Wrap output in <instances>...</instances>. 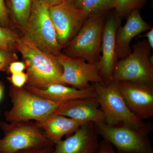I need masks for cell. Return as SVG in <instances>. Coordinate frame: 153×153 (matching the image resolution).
<instances>
[{
  "mask_svg": "<svg viewBox=\"0 0 153 153\" xmlns=\"http://www.w3.org/2000/svg\"><path fill=\"white\" fill-rule=\"evenodd\" d=\"M15 47L25 61L27 85L43 88L53 83H60L63 69L56 55L42 51L22 38H18Z\"/></svg>",
  "mask_w": 153,
  "mask_h": 153,
  "instance_id": "cell-1",
  "label": "cell"
},
{
  "mask_svg": "<svg viewBox=\"0 0 153 153\" xmlns=\"http://www.w3.org/2000/svg\"><path fill=\"white\" fill-rule=\"evenodd\" d=\"M95 89L100 106L104 112L105 123L114 125L123 123L149 135L152 131L151 123L137 117L126 104L121 94L117 83L108 84L91 83Z\"/></svg>",
  "mask_w": 153,
  "mask_h": 153,
  "instance_id": "cell-2",
  "label": "cell"
},
{
  "mask_svg": "<svg viewBox=\"0 0 153 153\" xmlns=\"http://www.w3.org/2000/svg\"><path fill=\"white\" fill-rule=\"evenodd\" d=\"M10 96L12 106L5 113L6 120L9 123L43 121L54 114L63 103L41 97L24 87L19 88L13 85Z\"/></svg>",
  "mask_w": 153,
  "mask_h": 153,
  "instance_id": "cell-3",
  "label": "cell"
},
{
  "mask_svg": "<svg viewBox=\"0 0 153 153\" xmlns=\"http://www.w3.org/2000/svg\"><path fill=\"white\" fill-rule=\"evenodd\" d=\"M22 28V38L38 49L55 55L61 52L49 7L41 0H33L30 17Z\"/></svg>",
  "mask_w": 153,
  "mask_h": 153,
  "instance_id": "cell-4",
  "label": "cell"
},
{
  "mask_svg": "<svg viewBox=\"0 0 153 153\" xmlns=\"http://www.w3.org/2000/svg\"><path fill=\"white\" fill-rule=\"evenodd\" d=\"M105 15L97 14L88 18L75 37L63 48V53L88 63H98L101 55Z\"/></svg>",
  "mask_w": 153,
  "mask_h": 153,
  "instance_id": "cell-5",
  "label": "cell"
},
{
  "mask_svg": "<svg viewBox=\"0 0 153 153\" xmlns=\"http://www.w3.org/2000/svg\"><path fill=\"white\" fill-rule=\"evenodd\" d=\"M0 126L4 134L0 139V153L55 146L36 122H0Z\"/></svg>",
  "mask_w": 153,
  "mask_h": 153,
  "instance_id": "cell-6",
  "label": "cell"
},
{
  "mask_svg": "<svg viewBox=\"0 0 153 153\" xmlns=\"http://www.w3.org/2000/svg\"><path fill=\"white\" fill-rule=\"evenodd\" d=\"M132 48L130 54L118 60L113 72L112 81H128L153 85L152 48L146 40L137 41Z\"/></svg>",
  "mask_w": 153,
  "mask_h": 153,
  "instance_id": "cell-7",
  "label": "cell"
},
{
  "mask_svg": "<svg viewBox=\"0 0 153 153\" xmlns=\"http://www.w3.org/2000/svg\"><path fill=\"white\" fill-rule=\"evenodd\" d=\"M95 125L99 135L114 146L118 153H153L149 135L140 131L123 123Z\"/></svg>",
  "mask_w": 153,
  "mask_h": 153,
  "instance_id": "cell-8",
  "label": "cell"
},
{
  "mask_svg": "<svg viewBox=\"0 0 153 153\" xmlns=\"http://www.w3.org/2000/svg\"><path fill=\"white\" fill-rule=\"evenodd\" d=\"M63 68L60 83L79 89L91 87L90 82L105 84L99 71L97 63L71 57L62 52L56 55Z\"/></svg>",
  "mask_w": 153,
  "mask_h": 153,
  "instance_id": "cell-9",
  "label": "cell"
},
{
  "mask_svg": "<svg viewBox=\"0 0 153 153\" xmlns=\"http://www.w3.org/2000/svg\"><path fill=\"white\" fill-rule=\"evenodd\" d=\"M49 13L62 48L75 37L87 19L80 9L65 0L49 7Z\"/></svg>",
  "mask_w": 153,
  "mask_h": 153,
  "instance_id": "cell-10",
  "label": "cell"
},
{
  "mask_svg": "<svg viewBox=\"0 0 153 153\" xmlns=\"http://www.w3.org/2000/svg\"><path fill=\"white\" fill-rule=\"evenodd\" d=\"M129 108L141 119L153 116V85L128 81L116 82Z\"/></svg>",
  "mask_w": 153,
  "mask_h": 153,
  "instance_id": "cell-11",
  "label": "cell"
},
{
  "mask_svg": "<svg viewBox=\"0 0 153 153\" xmlns=\"http://www.w3.org/2000/svg\"><path fill=\"white\" fill-rule=\"evenodd\" d=\"M121 18L117 13L105 20L102 32L101 55L97 63L99 71L105 84L112 82V74L118 60L116 53V34L120 26Z\"/></svg>",
  "mask_w": 153,
  "mask_h": 153,
  "instance_id": "cell-12",
  "label": "cell"
},
{
  "mask_svg": "<svg viewBox=\"0 0 153 153\" xmlns=\"http://www.w3.org/2000/svg\"><path fill=\"white\" fill-rule=\"evenodd\" d=\"M98 135L95 124L85 123L74 133L55 144L53 153H97Z\"/></svg>",
  "mask_w": 153,
  "mask_h": 153,
  "instance_id": "cell-13",
  "label": "cell"
},
{
  "mask_svg": "<svg viewBox=\"0 0 153 153\" xmlns=\"http://www.w3.org/2000/svg\"><path fill=\"white\" fill-rule=\"evenodd\" d=\"M96 96L63 102L55 114L83 122L105 123V114Z\"/></svg>",
  "mask_w": 153,
  "mask_h": 153,
  "instance_id": "cell-14",
  "label": "cell"
},
{
  "mask_svg": "<svg viewBox=\"0 0 153 153\" xmlns=\"http://www.w3.org/2000/svg\"><path fill=\"white\" fill-rule=\"evenodd\" d=\"M127 17L125 25L120 26L116 34V53L118 60L131 53L130 44L134 38L153 27L143 19L140 10L132 11Z\"/></svg>",
  "mask_w": 153,
  "mask_h": 153,
  "instance_id": "cell-15",
  "label": "cell"
},
{
  "mask_svg": "<svg viewBox=\"0 0 153 153\" xmlns=\"http://www.w3.org/2000/svg\"><path fill=\"white\" fill-rule=\"evenodd\" d=\"M24 87L39 96L57 102H66L96 96L95 89L92 85L85 89L69 87L60 83H53L43 88L27 85Z\"/></svg>",
  "mask_w": 153,
  "mask_h": 153,
  "instance_id": "cell-16",
  "label": "cell"
},
{
  "mask_svg": "<svg viewBox=\"0 0 153 153\" xmlns=\"http://www.w3.org/2000/svg\"><path fill=\"white\" fill-rule=\"evenodd\" d=\"M36 123L55 145L61 141L64 136L74 133L80 126L85 123L56 114L43 121Z\"/></svg>",
  "mask_w": 153,
  "mask_h": 153,
  "instance_id": "cell-17",
  "label": "cell"
},
{
  "mask_svg": "<svg viewBox=\"0 0 153 153\" xmlns=\"http://www.w3.org/2000/svg\"><path fill=\"white\" fill-rule=\"evenodd\" d=\"M33 0H9V7L15 22L22 27L27 22Z\"/></svg>",
  "mask_w": 153,
  "mask_h": 153,
  "instance_id": "cell-18",
  "label": "cell"
},
{
  "mask_svg": "<svg viewBox=\"0 0 153 153\" xmlns=\"http://www.w3.org/2000/svg\"><path fill=\"white\" fill-rule=\"evenodd\" d=\"M86 18L100 14H105L114 8V0H82L77 7Z\"/></svg>",
  "mask_w": 153,
  "mask_h": 153,
  "instance_id": "cell-19",
  "label": "cell"
},
{
  "mask_svg": "<svg viewBox=\"0 0 153 153\" xmlns=\"http://www.w3.org/2000/svg\"><path fill=\"white\" fill-rule=\"evenodd\" d=\"M146 2V0H114V8L121 18L127 16L132 11L140 10Z\"/></svg>",
  "mask_w": 153,
  "mask_h": 153,
  "instance_id": "cell-20",
  "label": "cell"
},
{
  "mask_svg": "<svg viewBox=\"0 0 153 153\" xmlns=\"http://www.w3.org/2000/svg\"><path fill=\"white\" fill-rule=\"evenodd\" d=\"M18 38L16 34L13 31L0 26V49L8 51L15 47Z\"/></svg>",
  "mask_w": 153,
  "mask_h": 153,
  "instance_id": "cell-21",
  "label": "cell"
},
{
  "mask_svg": "<svg viewBox=\"0 0 153 153\" xmlns=\"http://www.w3.org/2000/svg\"><path fill=\"white\" fill-rule=\"evenodd\" d=\"M27 75L24 71L12 74L10 78L13 86L21 88L24 87L27 83Z\"/></svg>",
  "mask_w": 153,
  "mask_h": 153,
  "instance_id": "cell-22",
  "label": "cell"
},
{
  "mask_svg": "<svg viewBox=\"0 0 153 153\" xmlns=\"http://www.w3.org/2000/svg\"><path fill=\"white\" fill-rule=\"evenodd\" d=\"M8 12L4 0H0V26L6 27L8 25Z\"/></svg>",
  "mask_w": 153,
  "mask_h": 153,
  "instance_id": "cell-23",
  "label": "cell"
},
{
  "mask_svg": "<svg viewBox=\"0 0 153 153\" xmlns=\"http://www.w3.org/2000/svg\"><path fill=\"white\" fill-rule=\"evenodd\" d=\"M53 147L33 148L19 151L15 153H53Z\"/></svg>",
  "mask_w": 153,
  "mask_h": 153,
  "instance_id": "cell-24",
  "label": "cell"
},
{
  "mask_svg": "<svg viewBox=\"0 0 153 153\" xmlns=\"http://www.w3.org/2000/svg\"><path fill=\"white\" fill-rule=\"evenodd\" d=\"M25 69H26L25 63L21 61L12 62L9 66V71L12 74L22 72Z\"/></svg>",
  "mask_w": 153,
  "mask_h": 153,
  "instance_id": "cell-25",
  "label": "cell"
},
{
  "mask_svg": "<svg viewBox=\"0 0 153 153\" xmlns=\"http://www.w3.org/2000/svg\"><path fill=\"white\" fill-rule=\"evenodd\" d=\"M97 153H115L112 146L108 142L103 139L100 142L99 148Z\"/></svg>",
  "mask_w": 153,
  "mask_h": 153,
  "instance_id": "cell-26",
  "label": "cell"
},
{
  "mask_svg": "<svg viewBox=\"0 0 153 153\" xmlns=\"http://www.w3.org/2000/svg\"><path fill=\"white\" fill-rule=\"evenodd\" d=\"M6 51L0 49V71L4 69L8 63L7 55Z\"/></svg>",
  "mask_w": 153,
  "mask_h": 153,
  "instance_id": "cell-27",
  "label": "cell"
},
{
  "mask_svg": "<svg viewBox=\"0 0 153 153\" xmlns=\"http://www.w3.org/2000/svg\"><path fill=\"white\" fill-rule=\"evenodd\" d=\"M143 36L147 38V41L150 46L151 48L152 49H153V28H152L150 30H149V32Z\"/></svg>",
  "mask_w": 153,
  "mask_h": 153,
  "instance_id": "cell-28",
  "label": "cell"
},
{
  "mask_svg": "<svg viewBox=\"0 0 153 153\" xmlns=\"http://www.w3.org/2000/svg\"><path fill=\"white\" fill-rule=\"evenodd\" d=\"M41 1L49 7L58 4L64 0H41Z\"/></svg>",
  "mask_w": 153,
  "mask_h": 153,
  "instance_id": "cell-29",
  "label": "cell"
},
{
  "mask_svg": "<svg viewBox=\"0 0 153 153\" xmlns=\"http://www.w3.org/2000/svg\"><path fill=\"white\" fill-rule=\"evenodd\" d=\"M65 1H67L77 8L80 3L82 1V0H65Z\"/></svg>",
  "mask_w": 153,
  "mask_h": 153,
  "instance_id": "cell-30",
  "label": "cell"
},
{
  "mask_svg": "<svg viewBox=\"0 0 153 153\" xmlns=\"http://www.w3.org/2000/svg\"><path fill=\"white\" fill-rule=\"evenodd\" d=\"M3 92H4V90H3L2 86L0 84V101L1 100L2 98Z\"/></svg>",
  "mask_w": 153,
  "mask_h": 153,
  "instance_id": "cell-31",
  "label": "cell"
},
{
  "mask_svg": "<svg viewBox=\"0 0 153 153\" xmlns=\"http://www.w3.org/2000/svg\"><path fill=\"white\" fill-rule=\"evenodd\" d=\"M0 122H1V121H0Z\"/></svg>",
  "mask_w": 153,
  "mask_h": 153,
  "instance_id": "cell-32",
  "label": "cell"
}]
</instances>
